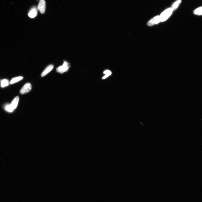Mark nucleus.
<instances>
[{"label": "nucleus", "instance_id": "obj_10", "mask_svg": "<svg viewBox=\"0 0 202 202\" xmlns=\"http://www.w3.org/2000/svg\"><path fill=\"white\" fill-rule=\"evenodd\" d=\"M23 78V76H19L14 78L11 80L10 84H13L21 81Z\"/></svg>", "mask_w": 202, "mask_h": 202}, {"label": "nucleus", "instance_id": "obj_2", "mask_svg": "<svg viewBox=\"0 0 202 202\" xmlns=\"http://www.w3.org/2000/svg\"><path fill=\"white\" fill-rule=\"evenodd\" d=\"M69 68L68 63L67 62L65 61L62 66L57 68V71L58 72L62 74L64 72L67 71L69 69Z\"/></svg>", "mask_w": 202, "mask_h": 202}, {"label": "nucleus", "instance_id": "obj_9", "mask_svg": "<svg viewBox=\"0 0 202 202\" xmlns=\"http://www.w3.org/2000/svg\"><path fill=\"white\" fill-rule=\"evenodd\" d=\"M182 0H177L172 5V8L173 11L176 10L181 3Z\"/></svg>", "mask_w": 202, "mask_h": 202}, {"label": "nucleus", "instance_id": "obj_5", "mask_svg": "<svg viewBox=\"0 0 202 202\" xmlns=\"http://www.w3.org/2000/svg\"><path fill=\"white\" fill-rule=\"evenodd\" d=\"M160 22L159 16H157L154 17L148 21L147 25L149 26H151L159 23Z\"/></svg>", "mask_w": 202, "mask_h": 202}, {"label": "nucleus", "instance_id": "obj_12", "mask_svg": "<svg viewBox=\"0 0 202 202\" xmlns=\"http://www.w3.org/2000/svg\"><path fill=\"white\" fill-rule=\"evenodd\" d=\"M202 7H199L198 8L195 9L193 13L194 14L196 15H201L202 14Z\"/></svg>", "mask_w": 202, "mask_h": 202}, {"label": "nucleus", "instance_id": "obj_15", "mask_svg": "<svg viewBox=\"0 0 202 202\" xmlns=\"http://www.w3.org/2000/svg\"><path fill=\"white\" fill-rule=\"evenodd\" d=\"M111 74V73H109L108 74H106L105 76L103 77H102V79H105L107 77H108L109 76H110Z\"/></svg>", "mask_w": 202, "mask_h": 202}, {"label": "nucleus", "instance_id": "obj_4", "mask_svg": "<svg viewBox=\"0 0 202 202\" xmlns=\"http://www.w3.org/2000/svg\"><path fill=\"white\" fill-rule=\"evenodd\" d=\"M46 3L45 0H40L38 6V9L40 13L44 14L46 10Z\"/></svg>", "mask_w": 202, "mask_h": 202}, {"label": "nucleus", "instance_id": "obj_14", "mask_svg": "<svg viewBox=\"0 0 202 202\" xmlns=\"http://www.w3.org/2000/svg\"><path fill=\"white\" fill-rule=\"evenodd\" d=\"M111 73V72L110 71V70H105L104 72L103 73L104 74H107L109 73Z\"/></svg>", "mask_w": 202, "mask_h": 202}, {"label": "nucleus", "instance_id": "obj_7", "mask_svg": "<svg viewBox=\"0 0 202 202\" xmlns=\"http://www.w3.org/2000/svg\"><path fill=\"white\" fill-rule=\"evenodd\" d=\"M19 100V96H17L11 102L10 105L14 110L17 107Z\"/></svg>", "mask_w": 202, "mask_h": 202}, {"label": "nucleus", "instance_id": "obj_3", "mask_svg": "<svg viewBox=\"0 0 202 202\" xmlns=\"http://www.w3.org/2000/svg\"><path fill=\"white\" fill-rule=\"evenodd\" d=\"M31 89V85L30 83H26L21 90L20 93L23 94L28 93Z\"/></svg>", "mask_w": 202, "mask_h": 202}, {"label": "nucleus", "instance_id": "obj_11", "mask_svg": "<svg viewBox=\"0 0 202 202\" xmlns=\"http://www.w3.org/2000/svg\"><path fill=\"white\" fill-rule=\"evenodd\" d=\"M9 84V80L7 79L2 80L1 82V87L2 88L8 86Z\"/></svg>", "mask_w": 202, "mask_h": 202}, {"label": "nucleus", "instance_id": "obj_1", "mask_svg": "<svg viewBox=\"0 0 202 202\" xmlns=\"http://www.w3.org/2000/svg\"><path fill=\"white\" fill-rule=\"evenodd\" d=\"M173 11L171 8L165 10L159 16L160 21L164 22L166 21L171 15Z\"/></svg>", "mask_w": 202, "mask_h": 202}, {"label": "nucleus", "instance_id": "obj_16", "mask_svg": "<svg viewBox=\"0 0 202 202\" xmlns=\"http://www.w3.org/2000/svg\"><path fill=\"white\" fill-rule=\"evenodd\" d=\"M0 81H1V80H0Z\"/></svg>", "mask_w": 202, "mask_h": 202}, {"label": "nucleus", "instance_id": "obj_13", "mask_svg": "<svg viewBox=\"0 0 202 202\" xmlns=\"http://www.w3.org/2000/svg\"><path fill=\"white\" fill-rule=\"evenodd\" d=\"M5 108L6 110L7 111L9 112H13L14 110V109L12 107L10 104L7 105L6 106Z\"/></svg>", "mask_w": 202, "mask_h": 202}, {"label": "nucleus", "instance_id": "obj_8", "mask_svg": "<svg viewBox=\"0 0 202 202\" xmlns=\"http://www.w3.org/2000/svg\"><path fill=\"white\" fill-rule=\"evenodd\" d=\"M53 67H54V66L53 65H49L41 74V76L43 77L45 76L53 69Z\"/></svg>", "mask_w": 202, "mask_h": 202}, {"label": "nucleus", "instance_id": "obj_6", "mask_svg": "<svg viewBox=\"0 0 202 202\" xmlns=\"http://www.w3.org/2000/svg\"><path fill=\"white\" fill-rule=\"evenodd\" d=\"M37 9L35 7H33L31 9L28 13V16L31 18H34L37 15Z\"/></svg>", "mask_w": 202, "mask_h": 202}]
</instances>
